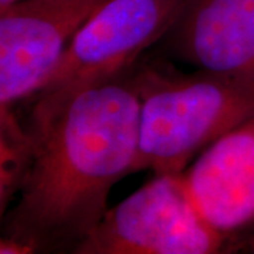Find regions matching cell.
<instances>
[{"label":"cell","mask_w":254,"mask_h":254,"mask_svg":"<svg viewBox=\"0 0 254 254\" xmlns=\"http://www.w3.org/2000/svg\"><path fill=\"white\" fill-rule=\"evenodd\" d=\"M31 157L6 237L73 250L108 210L112 188L136 173L140 102L133 73L68 93H37Z\"/></svg>","instance_id":"6da1fadb"},{"label":"cell","mask_w":254,"mask_h":254,"mask_svg":"<svg viewBox=\"0 0 254 254\" xmlns=\"http://www.w3.org/2000/svg\"><path fill=\"white\" fill-rule=\"evenodd\" d=\"M131 73L140 102L136 173H184L208 145L254 116V73L180 72L160 61Z\"/></svg>","instance_id":"7a4b0ae2"},{"label":"cell","mask_w":254,"mask_h":254,"mask_svg":"<svg viewBox=\"0 0 254 254\" xmlns=\"http://www.w3.org/2000/svg\"><path fill=\"white\" fill-rule=\"evenodd\" d=\"M229 239L202 216L182 173L154 178L106 210L78 254H216Z\"/></svg>","instance_id":"3957f363"},{"label":"cell","mask_w":254,"mask_h":254,"mask_svg":"<svg viewBox=\"0 0 254 254\" xmlns=\"http://www.w3.org/2000/svg\"><path fill=\"white\" fill-rule=\"evenodd\" d=\"M187 1L106 0L83 21L37 93L75 92L131 71L170 31Z\"/></svg>","instance_id":"277c9868"},{"label":"cell","mask_w":254,"mask_h":254,"mask_svg":"<svg viewBox=\"0 0 254 254\" xmlns=\"http://www.w3.org/2000/svg\"><path fill=\"white\" fill-rule=\"evenodd\" d=\"M106 0H16L0 7V103L36 95Z\"/></svg>","instance_id":"5b68a950"},{"label":"cell","mask_w":254,"mask_h":254,"mask_svg":"<svg viewBox=\"0 0 254 254\" xmlns=\"http://www.w3.org/2000/svg\"><path fill=\"white\" fill-rule=\"evenodd\" d=\"M202 216L230 243L254 220V116L219 137L182 173Z\"/></svg>","instance_id":"8992f818"},{"label":"cell","mask_w":254,"mask_h":254,"mask_svg":"<svg viewBox=\"0 0 254 254\" xmlns=\"http://www.w3.org/2000/svg\"><path fill=\"white\" fill-rule=\"evenodd\" d=\"M161 41L198 69L254 73V0H188Z\"/></svg>","instance_id":"52a82bcc"},{"label":"cell","mask_w":254,"mask_h":254,"mask_svg":"<svg viewBox=\"0 0 254 254\" xmlns=\"http://www.w3.org/2000/svg\"><path fill=\"white\" fill-rule=\"evenodd\" d=\"M31 157V143L0 150V226L13 190L20 188ZM33 250L7 237L0 236V254H26Z\"/></svg>","instance_id":"ba28073f"},{"label":"cell","mask_w":254,"mask_h":254,"mask_svg":"<svg viewBox=\"0 0 254 254\" xmlns=\"http://www.w3.org/2000/svg\"><path fill=\"white\" fill-rule=\"evenodd\" d=\"M237 250H247L254 253V220L232 240L230 252H237Z\"/></svg>","instance_id":"9c48e42d"},{"label":"cell","mask_w":254,"mask_h":254,"mask_svg":"<svg viewBox=\"0 0 254 254\" xmlns=\"http://www.w3.org/2000/svg\"><path fill=\"white\" fill-rule=\"evenodd\" d=\"M13 1H16V0H0V7H1V6H6V4H10V3H13Z\"/></svg>","instance_id":"30bf717a"}]
</instances>
